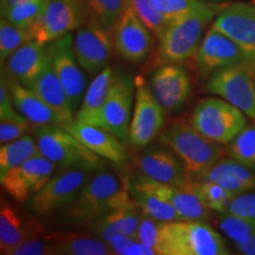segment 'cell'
<instances>
[{
  "instance_id": "obj_15",
  "label": "cell",
  "mask_w": 255,
  "mask_h": 255,
  "mask_svg": "<svg viewBox=\"0 0 255 255\" xmlns=\"http://www.w3.org/2000/svg\"><path fill=\"white\" fill-rule=\"evenodd\" d=\"M55 168L46 157L37 155L0 175V181L9 196L18 202H26L49 182Z\"/></svg>"
},
{
  "instance_id": "obj_29",
  "label": "cell",
  "mask_w": 255,
  "mask_h": 255,
  "mask_svg": "<svg viewBox=\"0 0 255 255\" xmlns=\"http://www.w3.org/2000/svg\"><path fill=\"white\" fill-rule=\"evenodd\" d=\"M37 155H40L39 148L36 138L31 136L24 135L14 141L4 143L0 146V175Z\"/></svg>"
},
{
  "instance_id": "obj_27",
  "label": "cell",
  "mask_w": 255,
  "mask_h": 255,
  "mask_svg": "<svg viewBox=\"0 0 255 255\" xmlns=\"http://www.w3.org/2000/svg\"><path fill=\"white\" fill-rule=\"evenodd\" d=\"M169 201L176 210L180 220L199 222L209 221L210 209L201 193L199 180L190 178L184 186L171 187Z\"/></svg>"
},
{
  "instance_id": "obj_43",
  "label": "cell",
  "mask_w": 255,
  "mask_h": 255,
  "mask_svg": "<svg viewBox=\"0 0 255 255\" xmlns=\"http://www.w3.org/2000/svg\"><path fill=\"white\" fill-rule=\"evenodd\" d=\"M31 126L28 121H0V143L4 144L24 136Z\"/></svg>"
},
{
  "instance_id": "obj_26",
  "label": "cell",
  "mask_w": 255,
  "mask_h": 255,
  "mask_svg": "<svg viewBox=\"0 0 255 255\" xmlns=\"http://www.w3.org/2000/svg\"><path fill=\"white\" fill-rule=\"evenodd\" d=\"M44 228L34 221L25 223L17 210L7 203H1L0 209V253L9 255L21 242L37 235H43Z\"/></svg>"
},
{
  "instance_id": "obj_48",
  "label": "cell",
  "mask_w": 255,
  "mask_h": 255,
  "mask_svg": "<svg viewBox=\"0 0 255 255\" xmlns=\"http://www.w3.org/2000/svg\"><path fill=\"white\" fill-rule=\"evenodd\" d=\"M210 1H228V0H210Z\"/></svg>"
},
{
  "instance_id": "obj_6",
  "label": "cell",
  "mask_w": 255,
  "mask_h": 255,
  "mask_svg": "<svg viewBox=\"0 0 255 255\" xmlns=\"http://www.w3.org/2000/svg\"><path fill=\"white\" fill-rule=\"evenodd\" d=\"M190 126L212 141L229 144L247 126V119L240 109L223 98L209 97L196 104Z\"/></svg>"
},
{
  "instance_id": "obj_13",
  "label": "cell",
  "mask_w": 255,
  "mask_h": 255,
  "mask_svg": "<svg viewBox=\"0 0 255 255\" xmlns=\"http://www.w3.org/2000/svg\"><path fill=\"white\" fill-rule=\"evenodd\" d=\"M53 69L65 89L73 111L81 108L85 94V77L75 53V37L65 34L49 46Z\"/></svg>"
},
{
  "instance_id": "obj_5",
  "label": "cell",
  "mask_w": 255,
  "mask_h": 255,
  "mask_svg": "<svg viewBox=\"0 0 255 255\" xmlns=\"http://www.w3.org/2000/svg\"><path fill=\"white\" fill-rule=\"evenodd\" d=\"M135 81L129 75L115 76L113 87L100 109L87 114H76V120L101 127L122 143L129 141Z\"/></svg>"
},
{
  "instance_id": "obj_14",
  "label": "cell",
  "mask_w": 255,
  "mask_h": 255,
  "mask_svg": "<svg viewBox=\"0 0 255 255\" xmlns=\"http://www.w3.org/2000/svg\"><path fill=\"white\" fill-rule=\"evenodd\" d=\"M113 31L94 21L76 30L75 53L79 65L89 73H98L108 66L114 50Z\"/></svg>"
},
{
  "instance_id": "obj_12",
  "label": "cell",
  "mask_w": 255,
  "mask_h": 255,
  "mask_svg": "<svg viewBox=\"0 0 255 255\" xmlns=\"http://www.w3.org/2000/svg\"><path fill=\"white\" fill-rule=\"evenodd\" d=\"M150 32L126 1L122 13L113 28L115 49L129 63H143L151 51Z\"/></svg>"
},
{
  "instance_id": "obj_3",
  "label": "cell",
  "mask_w": 255,
  "mask_h": 255,
  "mask_svg": "<svg viewBox=\"0 0 255 255\" xmlns=\"http://www.w3.org/2000/svg\"><path fill=\"white\" fill-rule=\"evenodd\" d=\"M158 255H227L229 251L218 232L207 222H163Z\"/></svg>"
},
{
  "instance_id": "obj_33",
  "label": "cell",
  "mask_w": 255,
  "mask_h": 255,
  "mask_svg": "<svg viewBox=\"0 0 255 255\" xmlns=\"http://www.w3.org/2000/svg\"><path fill=\"white\" fill-rule=\"evenodd\" d=\"M33 40L31 32L14 25L2 17L0 20V59L1 65L14 51Z\"/></svg>"
},
{
  "instance_id": "obj_25",
  "label": "cell",
  "mask_w": 255,
  "mask_h": 255,
  "mask_svg": "<svg viewBox=\"0 0 255 255\" xmlns=\"http://www.w3.org/2000/svg\"><path fill=\"white\" fill-rule=\"evenodd\" d=\"M26 88L33 91L41 101L45 102L49 107L57 111L62 116L64 122L68 123L73 120L71 103H70L68 94L60 83L58 76L56 75L52 60H50L45 69Z\"/></svg>"
},
{
  "instance_id": "obj_32",
  "label": "cell",
  "mask_w": 255,
  "mask_h": 255,
  "mask_svg": "<svg viewBox=\"0 0 255 255\" xmlns=\"http://www.w3.org/2000/svg\"><path fill=\"white\" fill-rule=\"evenodd\" d=\"M115 76L116 75L110 66H107L104 70L97 73L94 81L89 85L88 90L85 91L82 105L77 114H87L100 109L109 95Z\"/></svg>"
},
{
  "instance_id": "obj_47",
  "label": "cell",
  "mask_w": 255,
  "mask_h": 255,
  "mask_svg": "<svg viewBox=\"0 0 255 255\" xmlns=\"http://www.w3.org/2000/svg\"><path fill=\"white\" fill-rule=\"evenodd\" d=\"M0 1H1V9H4L8 7V6L15 4V2L23 1V0H0Z\"/></svg>"
},
{
  "instance_id": "obj_11",
  "label": "cell",
  "mask_w": 255,
  "mask_h": 255,
  "mask_svg": "<svg viewBox=\"0 0 255 255\" xmlns=\"http://www.w3.org/2000/svg\"><path fill=\"white\" fill-rule=\"evenodd\" d=\"M135 107L129 129V143L136 148L149 145L161 132L164 110L156 102L150 88L142 77L135 79Z\"/></svg>"
},
{
  "instance_id": "obj_21",
  "label": "cell",
  "mask_w": 255,
  "mask_h": 255,
  "mask_svg": "<svg viewBox=\"0 0 255 255\" xmlns=\"http://www.w3.org/2000/svg\"><path fill=\"white\" fill-rule=\"evenodd\" d=\"M50 60L49 47L36 40H31L6 59L4 63L6 77L27 87L45 69Z\"/></svg>"
},
{
  "instance_id": "obj_40",
  "label": "cell",
  "mask_w": 255,
  "mask_h": 255,
  "mask_svg": "<svg viewBox=\"0 0 255 255\" xmlns=\"http://www.w3.org/2000/svg\"><path fill=\"white\" fill-rule=\"evenodd\" d=\"M162 225H163V222L143 214L141 225H139L138 232H137V240L141 241L142 244L146 245V246L154 248V250L157 252Z\"/></svg>"
},
{
  "instance_id": "obj_10",
  "label": "cell",
  "mask_w": 255,
  "mask_h": 255,
  "mask_svg": "<svg viewBox=\"0 0 255 255\" xmlns=\"http://www.w3.org/2000/svg\"><path fill=\"white\" fill-rule=\"evenodd\" d=\"M87 23L79 0H49L39 20L31 28L33 40L46 45Z\"/></svg>"
},
{
  "instance_id": "obj_41",
  "label": "cell",
  "mask_w": 255,
  "mask_h": 255,
  "mask_svg": "<svg viewBox=\"0 0 255 255\" xmlns=\"http://www.w3.org/2000/svg\"><path fill=\"white\" fill-rule=\"evenodd\" d=\"M0 121H27L15 108L7 84V78L1 76L0 82Z\"/></svg>"
},
{
  "instance_id": "obj_45",
  "label": "cell",
  "mask_w": 255,
  "mask_h": 255,
  "mask_svg": "<svg viewBox=\"0 0 255 255\" xmlns=\"http://www.w3.org/2000/svg\"><path fill=\"white\" fill-rule=\"evenodd\" d=\"M155 254H157V252H156L154 248L146 246V245L142 244V242L138 240L128 248V251L126 252V255H155Z\"/></svg>"
},
{
  "instance_id": "obj_36",
  "label": "cell",
  "mask_w": 255,
  "mask_h": 255,
  "mask_svg": "<svg viewBox=\"0 0 255 255\" xmlns=\"http://www.w3.org/2000/svg\"><path fill=\"white\" fill-rule=\"evenodd\" d=\"M127 4L131 6L133 12L137 14L146 27L155 36H159L170 23V19L162 14L157 8L152 5L151 0H126Z\"/></svg>"
},
{
  "instance_id": "obj_7",
  "label": "cell",
  "mask_w": 255,
  "mask_h": 255,
  "mask_svg": "<svg viewBox=\"0 0 255 255\" xmlns=\"http://www.w3.org/2000/svg\"><path fill=\"white\" fill-rule=\"evenodd\" d=\"M34 136L40 155L52 162L56 167L87 165L96 170L103 168L102 157L94 154L65 128L60 126L37 127Z\"/></svg>"
},
{
  "instance_id": "obj_37",
  "label": "cell",
  "mask_w": 255,
  "mask_h": 255,
  "mask_svg": "<svg viewBox=\"0 0 255 255\" xmlns=\"http://www.w3.org/2000/svg\"><path fill=\"white\" fill-rule=\"evenodd\" d=\"M151 2L162 14H164L170 20L206 8L209 5L201 0H151Z\"/></svg>"
},
{
  "instance_id": "obj_8",
  "label": "cell",
  "mask_w": 255,
  "mask_h": 255,
  "mask_svg": "<svg viewBox=\"0 0 255 255\" xmlns=\"http://www.w3.org/2000/svg\"><path fill=\"white\" fill-rule=\"evenodd\" d=\"M96 171L98 170L87 165L66 168L51 177L49 182L28 200L27 208L37 216H47L66 208Z\"/></svg>"
},
{
  "instance_id": "obj_24",
  "label": "cell",
  "mask_w": 255,
  "mask_h": 255,
  "mask_svg": "<svg viewBox=\"0 0 255 255\" xmlns=\"http://www.w3.org/2000/svg\"><path fill=\"white\" fill-rule=\"evenodd\" d=\"M7 78V77H6ZM7 84L15 108L33 127L64 126L62 116L41 101L30 89L7 78Z\"/></svg>"
},
{
  "instance_id": "obj_34",
  "label": "cell",
  "mask_w": 255,
  "mask_h": 255,
  "mask_svg": "<svg viewBox=\"0 0 255 255\" xmlns=\"http://www.w3.org/2000/svg\"><path fill=\"white\" fill-rule=\"evenodd\" d=\"M228 154L235 161L255 167V122L246 126L242 131L228 144Z\"/></svg>"
},
{
  "instance_id": "obj_20",
  "label": "cell",
  "mask_w": 255,
  "mask_h": 255,
  "mask_svg": "<svg viewBox=\"0 0 255 255\" xmlns=\"http://www.w3.org/2000/svg\"><path fill=\"white\" fill-rule=\"evenodd\" d=\"M138 168L144 176L173 187L184 186L191 178L177 156L163 148H150L143 152Z\"/></svg>"
},
{
  "instance_id": "obj_39",
  "label": "cell",
  "mask_w": 255,
  "mask_h": 255,
  "mask_svg": "<svg viewBox=\"0 0 255 255\" xmlns=\"http://www.w3.org/2000/svg\"><path fill=\"white\" fill-rule=\"evenodd\" d=\"M47 233L44 238L43 235H37L21 242L9 255H55V247L47 237Z\"/></svg>"
},
{
  "instance_id": "obj_17",
  "label": "cell",
  "mask_w": 255,
  "mask_h": 255,
  "mask_svg": "<svg viewBox=\"0 0 255 255\" xmlns=\"http://www.w3.org/2000/svg\"><path fill=\"white\" fill-rule=\"evenodd\" d=\"M195 58L203 75H213L219 70L238 64H252L246 53L234 40L213 27L209 28L201 41Z\"/></svg>"
},
{
  "instance_id": "obj_22",
  "label": "cell",
  "mask_w": 255,
  "mask_h": 255,
  "mask_svg": "<svg viewBox=\"0 0 255 255\" xmlns=\"http://www.w3.org/2000/svg\"><path fill=\"white\" fill-rule=\"evenodd\" d=\"M162 184L142 174L130 184V194L144 215L161 222L177 221L176 210L162 196Z\"/></svg>"
},
{
  "instance_id": "obj_30",
  "label": "cell",
  "mask_w": 255,
  "mask_h": 255,
  "mask_svg": "<svg viewBox=\"0 0 255 255\" xmlns=\"http://www.w3.org/2000/svg\"><path fill=\"white\" fill-rule=\"evenodd\" d=\"M79 1L87 15V21H94L110 31H113L126 5V0H79Z\"/></svg>"
},
{
  "instance_id": "obj_28",
  "label": "cell",
  "mask_w": 255,
  "mask_h": 255,
  "mask_svg": "<svg viewBox=\"0 0 255 255\" xmlns=\"http://www.w3.org/2000/svg\"><path fill=\"white\" fill-rule=\"evenodd\" d=\"M55 247L56 254L62 255H109L113 254L109 245L94 235L76 233H47Z\"/></svg>"
},
{
  "instance_id": "obj_16",
  "label": "cell",
  "mask_w": 255,
  "mask_h": 255,
  "mask_svg": "<svg viewBox=\"0 0 255 255\" xmlns=\"http://www.w3.org/2000/svg\"><path fill=\"white\" fill-rule=\"evenodd\" d=\"M212 27L234 40L255 65V5L234 2L219 9Z\"/></svg>"
},
{
  "instance_id": "obj_31",
  "label": "cell",
  "mask_w": 255,
  "mask_h": 255,
  "mask_svg": "<svg viewBox=\"0 0 255 255\" xmlns=\"http://www.w3.org/2000/svg\"><path fill=\"white\" fill-rule=\"evenodd\" d=\"M49 0H23L1 9V15L17 26L31 31L45 11Z\"/></svg>"
},
{
  "instance_id": "obj_46",
  "label": "cell",
  "mask_w": 255,
  "mask_h": 255,
  "mask_svg": "<svg viewBox=\"0 0 255 255\" xmlns=\"http://www.w3.org/2000/svg\"><path fill=\"white\" fill-rule=\"evenodd\" d=\"M239 253L245 255H255V238L251 239L246 242H241V244H235Z\"/></svg>"
},
{
  "instance_id": "obj_2",
  "label": "cell",
  "mask_w": 255,
  "mask_h": 255,
  "mask_svg": "<svg viewBox=\"0 0 255 255\" xmlns=\"http://www.w3.org/2000/svg\"><path fill=\"white\" fill-rule=\"evenodd\" d=\"M158 142L177 156L191 178H200L223 155L220 143L202 135L193 126L177 122L162 132Z\"/></svg>"
},
{
  "instance_id": "obj_38",
  "label": "cell",
  "mask_w": 255,
  "mask_h": 255,
  "mask_svg": "<svg viewBox=\"0 0 255 255\" xmlns=\"http://www.w3.org/2000/svg\"><path fill=\"white\" fill-rule=\"evenodd\" d=\"M200 188L205 202L210 210L221 213V214L227 212L229 202L234 197L229 191L219 184L209 182V181H200Z\"/></svg>"
},
{
  "instance_id": "obj_19",
  "label": "cell",
  "mask_w": 255,
  "mask_h": 255,
  "mask_svg": "<svg viewBox=\"0 0 255 255\" xmlns=\"http://www.w3.org/2000/svg\"><path fill=\"white\" fill-rule=\"evenodd\" d=\"M63 128L77 137L83 144L100 157L116 164H122L127 161L128 154L124 143L103 128L81 122L76 119L64 124Z\"/></svg>"
},
{
  "instance_id": "obj_1",
  "label": "cell",
  "mask_w": 255,
  "mask_h": 255,
  "mask_svg": "<svg viewBox=\"0 0 255 255\" xmlns=\"http://www.w3.org/2000/svg\"><path fill=\"white\" fill-rule=\"evenodd\" d=\"M116 175L109 170H98L70 205L64 208V223L73 226L89 223L98 216L132 202Z\"/></svg>"
},
{
  "instance_id": "obj_35",
  "label": "cell",
  "mask_w": 255,
  "mask_h": 255,
  "mask_svg": "<svg viewBox=\"0 0 255 255\" xmlns=\"http://www.w3.org/2000/svg\"><path fill=\"white\" fill-rule=\"evenodd\" d=\"M220 229L234 244L246 242L255 238V220L223 213L219 221Z\"/></svg>"
},
{
  "instance_id": "obj_42",
  "label": "cell",
  "mask_w": 255,
  "mask_h": 255,
  "mask_svg": "<svg viewBox=\"0 0 255 255\" xmlns=\"http://www.w3.org/2000/svg\"><path fill=\"white\" fill-rule=\"evenodd\" d=\"M226 213L255 220V190L235 195L229 202Z\"/></svg>"
},
{
  "instance_id": "obj_23",
  "label": "cell",
  "mask_w": 255,
  "mask_h": 255,
  "mask_svg": "<svg viewBox=\"0 0 255 255\" xmlns=\"http://www.w3.org/2000/svg\"><path fill=\"white\" fill-rule=\"evenodd\" d=\"M200 181H209L225 188L233 196L255 190V171L234 158H220Z\"/></svg>"
},
{
  "instance_id": "obj_4",
  "label": "cell",
  "mask_w": 255,
  "mask_h": 255,
  "mask_svg": "<svg viewBox=\"0 0 255 255\" xmlns=\"http://www.w3.org/2000/svg\"><path fill=\"white\" fill-rule=\"evenodd\" d=\"M216 6L208 5L187 15L171 19L158 38V58L162 63H180L196 53L203 32L218 14Z\"/></svg>"
},
{
  "instance_id": "obj_18",
  "label": "cell",
  "mask_w": 255,
  "mask_h": 255,
  "mask_svg": "<svg viewBox=\"0 0 255 255\" xmlns=\"http://www.w3.org/2000/svg\"><path fill=\"white\" fill-rule=\"evenodd\" d=\"M150 90L164 113H174L180 110L188 100L190 79L183 68L167 63L152 73Z\"/></svg>"
},
{
  "instance_id": "obj_44",
  "label": "cell",
  "mask_w": 255,
  "mask_h": 255,
  "mask_svg": "<svg viewBox=\"0 0 255 255\" xmlns=\"http://www.w3.org/2000/svg\"><path fill=\"white\" fill-rule=\"evenodd\" d=\"M137 241V238L130 237V235L126 234H120L117 237H115L113 240L108 241L107 244L109 245L113 254H119V255H126V252L128 251L131 245L135 244Z\"/></svg>"
},
{
  "instance_id": "obj_9",
  "label": "cell",
  "mask_w": 255,
  "mask_h": 255,
  "mask_svg": "<svg viewBox=\"0 0 255 255\" xmlns=\"http://www.w3.org/2000/svg\"><path fill=\"white\" fill-rule=\"evenodd\" d=\"M207 90L240 109L255 122V65L238 64L210 76Z\"/></svg>"
}]
</instances>
